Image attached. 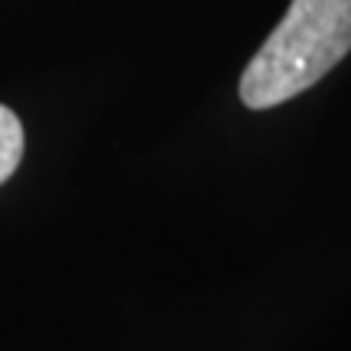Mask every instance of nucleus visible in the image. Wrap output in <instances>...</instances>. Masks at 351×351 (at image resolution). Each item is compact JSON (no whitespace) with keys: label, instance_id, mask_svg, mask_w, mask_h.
Returning a JSON list of instances; mask_svg holds the SVG:
<instances>
[{"label":"nucleus","instance_id":"1","mask_svg":"<svg viewBox=\"0 0 351 351\" xmlns=\"http://www.w3.org/2000/svg\"><path fill=\"white\" fill-rule=\"evenodd\" d=\"M351 52V0H293L244 75L241 101L263 111L302 95Z\"/></svg>","mask_w":351,"mask_h":351},{"label":"nucleus","instance_id":"2","mask_svg":"<svg viewBox=\"0 0 351 351\" xmlns=\"http://www.w3.org/2000/svg\"><path fill=\"white\" fill-rule=\"evenodd\" d=\"M23 156V124L20 117L0 104V186L13 176Z\"/></svg>","mask_w":351,"mask_h":351}]
</instances>
